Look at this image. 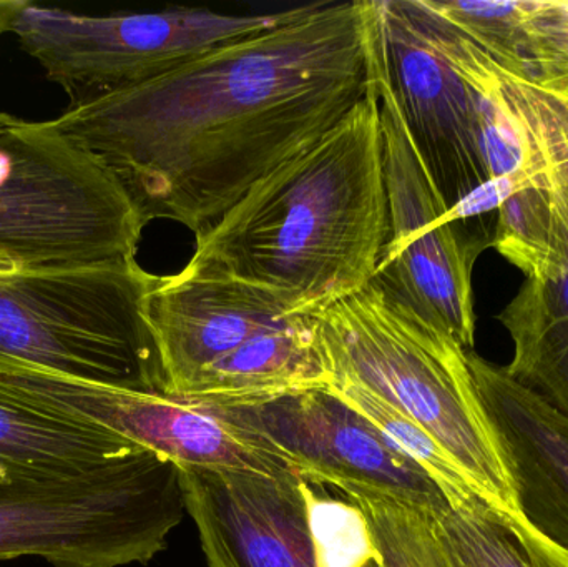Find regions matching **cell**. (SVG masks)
I'll return each instance as SVG.
<instances>
[{
	"label": "cell",
	"mask_w": 568,
	"mask_h": 567,
	"mask_svg": "<svg viewBox=\"0 0 568 567\" xmlns=\"http://www.w3.org/2000/svg\"><path fill=\"white\" fill-rule=\"evenodd\" d=\"M377 57L376 0L296 7L155 79L70 102L52 123L113 173L145 225L199 235L366 99Z\"/></svg>",
	"instance_id": "1"
},
{
	"label": "cell",
	"mask_w": 568,
	"mask_h": 567,
	"mask_svg": "<svg viewBox=\"0 0 568 567\" xmlns=\"http://www.w3.org/2000/svg\"><path fill=\"white\" fill-rule=\"evenodd\" d=\"M387 236L374 85L316 145L260 180L199 233L185 269L260 286L291 312L314 316L373 282Z\"/></svg>",
	"instance_id": "2"
},
{
	"label": "cell",
	"mask_w": 568,
	"mask_h": 567,
	"mask_svg": "<svg viewBox=\"0 0 568 567\" xmlns=\"http://www.w3.org/2000/svg\"><path fill=\"white\" fill-rule=\"evenodd\" d=\"M440 55L473 93L487 183L450 220L497 213L494 249L534 280L568 272V99L517 75L437 16L409 0Z\"/></svg>",
	"instance_id": "3"
},
{
	"label": "cell",
	"mask_w": 568,
	"mask_h": 567,
	"mask_svg": "<svg viewBox=\"0 0 568 567\" xmlns=\"http://www.w3.org/2000/svg\"><path fill=\"white\" fill-rule=\"evenodd\" d=\"M321 358L344 379L409 416L494 508L519 516L513 482L454 336L371 282L314 315Z\"/></svg>",
	"instance_id": "4"
},
{
	"label": "cell",
	"mask_w": 568,
	"mask_h": 567,
	"mask_svg": "<svg viewBox=\"0 0 568 567\" xmlns=\"http://www.w3.org/2000/svg\"><path fill=\"white\" fill-rule=\"evenodd\" d=\"M163 393L236 403L324 388L314 316L260 286L183 269L146 300Z\"/></svg>",
	"instance_id": "5"
},
{
	"label": "cell",
	"mask_w": 568,
	"mask_h": 567,
	"mask_svg": "<svg viewBox=\"0 0 568 567\" xmlns=\"http://www.w3.org/2000/svg\"><path fill=\"white\" fill-rule=\"evenodd\" d=\"M160 276L136 260L0 259V362L135 392H163L146 300Z\"/></svg>",
	"instance_id": "6"
},
{
	"label": "cell",
	"mask_w": 568,
	"mask_h": 567,
	"mask_svg": "<svg viewBox=\"0 0 568 567\" xmlns=\"http://www.w3.org/2000/svg\"><path fill=\"white\" fill-rule=\"evenodd\" d=\"M185 515L179 466L146 448L82 478H0V561L149 565Z\"/></svg>",
	"instance_id": "7"
},
{
	"label": "cell",
	"mask_w": 568,
	"mask_h": 567,
	"mask_svg": "<svg viewBox=\"0 0 568 567\" xmlns=\"http://www.w3.org/2000/svg\"><path fill=\"white\" fill-rule=\"evenodd\" d=\"M145 226L113 173L52 120L0 112V259L126 262Z\"/></svg>",
	"instance_id": "8"
},
{
	"label": "cell",
	"mask_w": 568,
	"mask_h": 567,
	"mask_svg": "<svg viewBox=\"0 0 568 567\" xmlns=\"http://www.w3.org/2000/svg\"><path fill=\"white\" fill-rule=\"evenodd\" d=\"M210 567H384L369 522L337 483L180 468Z\"/></svg>",
	"instance_id": "9"
},
{
	"label": "cell",
	"mask_w": 568,
	"mask_h": 567,
	"mask_svg": "<svg viewBox=\"0 0 568 567\" xmlns=\"http://www.w3.org/2000/svg\"><path fill=\"white\" fill-rule=\"evenodd\" d=\"M379 53V42H377ZM384 180L389 236L373 282L439 326L463 348L474 350L476 310L473 272L493 246L497 213L450 220L377 60Z\"/></svg>",
	"instance_id": "10"
},
{
	"label": "cell",
	"mask_w": 568,
	"mask_h": 567,
	"mask_svg": "<svg viewBox=\"0 0 568 567\" xmlns=\"http://www.w3.org/2000/svg\"><path fill=\"white\" fill-rule=\"evenodd\" d=\"M294 9L233 16L209 9H169L89 17L30 2L13 33L23 52L59 83L70 102L139 85L235 40L265 32Z\"/></svg>",
	"instance_id": "11"
},
{
	"label": "cell",
	"mask_w": 568,
	"mask_h": 567,
	"mask_svg": "<svg viewBox=\"0 0 568 567\" xmlns=\"http://www.w3.org/2000/svg\"><path fill=\"white\" fill-rule=\"evenodd\" d=\"M0 388L33 405L110 429L179 468L282 476L296 465L212 403L135 392L0 362Z\"/></svg>",
	"instance_id": "12"
},
{
	"label": "cell",
	"mask_w": 568,
	"mask_h": 567,
	"mask_svg": "<svg viewBox=\"0 0 568 567\" xmlns=\"http://www.w3.org/2000/svg\"><path fill=\"white\" fill-rule=\"evenodd\" d=\"M384 79L447 209L486 185L473 93L430 42L409 0H376Z\"/></svg>",
	"instance_id": "13"
},
{
	"label": "cell",
	"mask_w": 568,
	"mask_h": 567,
	"mask_svg": "<svg viewBox=\"0 0 568 567\" xmlns=\"http://www.w3.org/2000/svg\"><path fill=\"white\" fill-rule=\"evenodd\" d=\"M209 403L236 425L262 436L297 468L371 486L420 508L446 502L416 463L326 388L253 402Z\"/></svg>",
	"instance_id": "14"
},
{
	"label": "cell",
	"mask_w": 568,
	"mask_h": 567,
	"mask_svg": "<svg viewBox=\"0 0 568 567\" xmlns=\"http://www.w3.org/2000/svg\"><path fill=\"white\" fill-rule=\"evenodd\" d=\"M467 362L520 516L568 551V418L514 382L504 366L474 350Z\"/></svg>",
	"instance_id": "15"
},
{
	"label": "cell",
	"mask_w": 568,
	"mask_h": 567,
	"mask_svg": "<svg viewBox=\"0 0 568 567\" xmlns=\"http://www.w3.org/2000/svg\"><path fill=\"white\" fill-rule=\"evenodd\" d=\"M143 446L93 423L50 412L0 388V478L75 479Z\"/></svg>",
	"instance_id": "16"
},
{
	"label": "cell",
	"mask_w": 568,
	"mask_h": 567,
	"mask_svg": "<svg viewBox=\"0 0 568 567\" xmlns=\"http://www.w3.org/2000/svg\"><path fill=\"white\" fill-rule=\"evenodd\" d=\"M497 320L514 345L507 375L568 418V272L526 279Z\"/></svg>",
	"instance_id": "17"
},
{
	"label": "cell",
	"mask_w": 568,
	"mask_h": 567,
	"mask_svg": "<svg viewBox=\"0 0 568 567\" xmlns=\"http://www.w3.org/2000/svg\"><path fill=\"white\" fill-rule=\"evenodd\" d=\"M440 567H568V551L483 499L430 509Z\"/></svg>",
	"instance_id": "18"
},
{
	"label": "cell",
	"mask_w": 568,
	"mask_h": 567,
	"mask_svg": "<svg viewBox=\"0 0 568 567\" xmlns=\"http://www.w3.org/2000/svg\"><path fill=\"white\" fill-rule=\"evenodd\" d=\"M324 388L373 423L404 456L416 463L440 489L450 506L464 505L474 499L486 502L463 468L409 416L344 379H331Z\"/></svg>",
	"instance_id": "19"
},
{
	"label": "cell",
	"mask_w": 568,
	"mask_h": 567,
	"mask_svg": "<svg viewBox=\"0 0 568 567\" xmlns=\"http://www.w3.org/2000/svg\"><path fill=\"white\" fill-rule=\"evenodd\" d=\"M497 63L517 75L530 77L529 47L534 22L544 0H424Z\"/></svg>",
	"instance_id": "20"
},
{
	"label": "cell",
	"mask_w": 568,
	"mask_h": 567,
	"mask_svg": "<svg viewBox=\"0 0 568 567\" xmlns=\"http://www.w3.org/2000/svg\"><path fill=\"white\" fill-rule=\"evenodd\" d=\"M363 509L384 567H440L430 509L357 483L336 482ZM436 508V506H434Z\"/></svg>",
	"instance_id": "21"
},
{
	"label": "cell",
	"mask_w": 568,
	"mask_h": 567,
	"mask_svg": "<svg viewBox=\"0 0 568 567\" xmlns=\"http://www.w3.org/2000/svg\"><path fill=\"white\" fill-rule=\"evenodd\" d=\"M529 70L544 89L568 99V0H544L530 36Z\"/></svg>",
	"instance_id": "22"
},
{
	"label": "cell",
	"mask_w": 568,
	"mask_h": 567,
	"mask_svg": "<svg viewBox=\"0 0 568 567\" xmlns=\"http://www.w3.org/2000/svg\"><path fill=\"white\" fill-rule=\"evenodd\" d=\"M30 0H0V36L13 32L17 20Z\"/></svg>",
	"instance_id": "23"
}]
</instances>
